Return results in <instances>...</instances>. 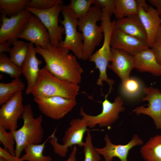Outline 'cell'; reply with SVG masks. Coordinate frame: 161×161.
Masks as SVG:
<instances>
[{"mask_svg":"<svg viewBox=\"0 0 161 161\" xmlns=\"http://www.w3.org/2000/svg\"><path fill=\"white\" fill-rule=\"evenodd\" d=\"M155 42L161 44V25L156 35L155 39Z\"/></svg>","mask_w":161,"mask_h":161,"instance_id":"40","label":"cell"},{"mask_svg":"<svg viewBox=\"0 0 161 161\" xmlns=\"http://www.w3.org/2000/svg\"><path fill=\"white\" fill-rule=\"evenodd\" d=\"M34 100L42 114L55 120L63 118L77 104L76 100L57 96L34 99Z\"/></svg>","mask_w":161,"mask_h":161,"instance_id":"10","label":"cell"},{"mask_svg":"<svg viewBox=\"0 0 161 161\" xmlns=\"http://www.w3.org/2000/svg\"><path fill=\"white\" fill-rule=\"evenodd\" d=\"M30 0H0V11L2 16L9 17L16 15L25 9Z\"/></svg>","mask_w":161,"mask_h":161,"instance_id":"25","label":"cell"},{"mask_svg":"<svg viewBox=\"0 0 161 161\" xmlns=\"http://www.w3.org/2000/svg\"><path fill=\"white\" fill-rule=\"evenodd\" d=\"M94 2V0H71L69 5L78 19L87 14Z\"/></svg>","mask_w":161,"mask_h":161,"instance_id":"30","label":"cell"},{"mask_svg":"<svg viewBox=\"0 0 161 161\" xmlns=\"http://www.w3.org/2000/svg\"><path fill=\"white\" fill-rule=\"evenodd\" d=\"M9 52L10 58L18 66L21 67L28 52L29 43L17 39L12 44Z\"/></svg>","mask_w":161,"mask_h":161,"instance_id":"26","label":"cell"},{"mask_svg":"<svg viewBox=\"0 0 161 161\" xmlns=\"http://www.w3.org/2000/svg\"><path fill=\"white\" fill-rule=\"evenodd\" d=\"M122 93L128 98H134L137 96L142 90L140 81L135 78H129L122 82Z\"/></svg>","mask_w":161,"mask_h":161,"instance_id":"29","label":"cell"},{"mask_svg":"<svg viewBox=\"0 0 161 161\" xmlns=\"http://www.w3.org/2000/svg\"><path fill=\"white\" fill-rule=\"evenodd\" d=\"M102 16V8L94 5L86 16L78 19V29L81 32L83 38L82 50L84 61L89 59L103 37L102 28L97 24L101 21Z\"/></svg>","mask_w":161,"mask_h":161,"instance_id":"4","label":"cell"},{"mask_svg":"<svg viewBox=\"0 0 161 161\" xmlns=\"http://www.w3.org/2000/svg\"><path fill=\"white\" fill-rule=\"evenodd\" d=\"M61 12L64 19L60 22L64 29L65 37L58 47L71 50L76 57L83 60V38L82 33L77 30L78 19L69 5H63Z\"/></svg>","mask_w":161,"mask_h":161,"instance_id":"6","label":"cell"},{"mask_svg":"<svg viewBox=\"0 0 161 161\" xmlns=\"http://www.w3.org/2000/svg\"><path fill=\"white\" fill-rule=\"evenodd\" d=\"M12 44L8 41H4L0 43V53L9 52Z\"/></svg>","mask_w":161,"mask_h":161,"instance_id":"37","label":"cell"},{"mask_svg":"<svg viewBox=\"0 0 161 161\" xmlns=\"http://www.w3.org/2000/svg\"><path fill=\"white\" fill-rule=\"evenodd\" d=\"M61 0H30L26 6L39 10L49 9L55 5L63 4Z\"/></svg>","mask_w":161,"mask_h":161,"instance_id":"33","label":"cell"},{"mask_svg":"<svg viewBox=\"0 0 161 161\" xmlns=\"http://www.w3.org/2000/svg\"><path fill=\"white\" fill-rule=\"evenodd\" d=\"M35 47L45 61L44 68L54 76L78 84L81 82L83 69L69 50L53 46L50 43L44 48L37 45Z\"/></svg>","mask_w":161,"mask_h":161,"instance_id":"1","label":"cell"},{"mask_svg":"<svg viewBox=\"0 0 161 161\" xmlns=\"http://www.w3.org/2000/svg\"><path fill=\"white\" fill-rule=\"evenodd\" d=\"M103 16L100 26L103 34V41L102 46L90 57V61L94 62L95 68L99 71V77L101 79L106 78L107 67L110 62L111 56V37L114 28V20L112 21L107 12L104 8H102Z\"/></svg>","mask_w":161,"mask_h":161,"instance_id":"7","label":"cell"},{"mask_svg":"<svg viewBox=\"0 0 161 161\" xmlns=\"http://www.w3.org/2000/svg\"><path fill=\"white\" fill-rule=\"evenodd\" d=\"M25 88L24 83L18 78L10 83H0V105L5 103L18 92H22Z\"/></svg>","mask_w":161,"mask_h":161,"instance_id":"23","label":"cell"},{"mask_svg":"<svg viewBox=\"0 0 161 161\" xmlns=\"http://www.w3.org/2000/svg\"><path fill=\"white\" fill-rule=\"evenodd\" d=\"M114 29L147 42L146 32L138 14L114 20Z\"/></svg>","mask_w":161,"mask_h":161,"instance_id":"21","label":"cell"},{"mask_svg":"<svg viewBox=\"0 0 161 161\" xmlns=\"http://www.w3.org/2000/svg\"><path fill=\"white\" fill-rule=\"evenodd\" d=\"M78 84L56 78L44 68L41 69L31 94L34 99L60 96L76 100Z\"/></svg>","mask_w":161,"mask_h":161,"instance_id":"2","label":"cell"},{"mask_svg":"<svg viewBox=\"0 0 161 161\" xmlns=\"http://www.w3.org/2000/svg\"><path fill=\"white\" fill-rule=\"evenodd\" d=\"M90 131L87 132V135L83 146L84 161H100V154L95 150L92 141V137Z\"/></svg>","mask_w":161,"mask_h":161,"instance_id":"31","label":"cell"},{"mask_svg":"<svg viewBox=\"0 0 161 161\" xmlns=\"http://www.w3.org/2000/svg\"><path fill=\"white\" fill-rule=\"evenodd\" d=\"M6 129L0 125V142L3 145L4 149L13 156H15V149L14 145L16 143L13 132H7Z\"/></svg>","mask_w":161,"mask_h":161,"instance_id":"32","label":"cell"},{"mask_svg":"<svg viewBox=\"0 0 161 161\" xmlns=\"http://www.w3.org/2000/svg\"><path fill=\"white\" fill-rule=\"evenodd\" d=\"M77 150L76 145H74L69 158L66 161H76V155Z\"/></svg>","mask_w":161,"mask_h":161,"instance_id":"39","label":"cell"},{"mask_svg":"<svg viewBox=\"0 0 161 161\" xmlns=\"http://www.w3.org/2000/svg\"><path fill=\"white\" fill-rule=\"evenodd\" d=\"M18 38L28 41L42 48H45L47 44L50 43L47 29L39 19L32 14L25 29L18 37Z\"/></svg>","mask_w":161,"mask_h":161,"instance_id":"16","label":"cell"},{"mask_svg":"<svg viewBox=\"0 0 161 161\" xmlns=\"http://www.w3.org/2000/svg\"><path fill=\"white\" fill-rule=\"evenodd\" d=\"M93 4L105 8L110 18L115 14V0H94Z\"/></svg>","mask_w":161,"mask_h":161,"instance_id":"34","label":"cell"},{"mask_svg":"<svg viewBox=\"0 0 161 161\" xmlns=\"http://www.w3.org/2000/svg\"><path fill=\"white\" fill-rule=\"evenodd\" d=\"M0 157H2L8 161H24L22 160L21 157L17 158L13 156L8 151L0 147Z\"/></svg>","mask_w":161,"mask_h":161,"instance_id":"35","label":"cell"},{"mask_svg":"<svg viewBox=\"0 0 161 161\" xmlns=\"http://www.w3.org/2000/svg\"><path fill=\"white\" fill-rule=\"evenodd\" d=\"M106 145L103 147H95L96 151L102 155L105 161H112L113 158H118L120 161H128V156L130 150L137 145H142L143 140L137 134H134L131 140L125 145H116L111 142L109 135L104 137Z\"/></svg>","mask_w":161,"mask_h":161,"instance_id":"15","label":"cell"},{"mask_svg":"<svg viewBox=\"0 0 161 161\" xmlns=\"http://www.w3.org/2000/svg\"><path fill=\"white\" fill-rule=\"evenodd\" d=\"M110 62L108 67L118 75L122 82L130 77L134 68L133 56L122 49L111 48Z\"/></svg>","mask_w":161,"mask_h":161,"instance_id":"18","label":"cell"},{"mask_svg":"<svg viewBox=\"0 0 161 161\" xmlns=\"http://www.w3.org/2000/svg\"><path fill=\"white\" fill-rule=\"evenodd\" d=\"M140 152L145 161H161V134L150 137L142 145Z\"/></svg>","mask_w":161,"mask_h":161,"instance_id":"22","label":"cell"},{"mask_svg":"<svg viewBox=\"0 0 161 161\" xmlns=\"http://www.w3.org/2000/svg\"><path fill=\"white\" fill-rule=\"evenodd\" d=\"M69 124V126L65 131L63 138V144L58 142L55 136L57 128L51 135L49 140L54 153L61 157H66L69 147L77 145L79 147L83 146L85 143L83 141L84 134L90 131L87 128L88 126L86 120L82 117L72 119Z\"/></svg>","mask_w":161,"mask_h":161,"instance_id":"5","label":"cell"},{"mask_svg":"<svg viewBox=\"0 0 161 161\" xmlns=\"http://www.w3.org/2000/svg\"><path fill=\"white\" fill-rule=\"evenodd\" d=\"M108 96L107 94L105 96L102 112L97 115L88 114L84 112L83 107H80V114L86 120L88 127L93 128L97 125L100 127L109 126L119 118L120 113L124 111L123 101L120 96L116 97L114 102H111L108 99Z\"/></svg>","mask_w":161,"mask_h":161,"instance_id":"8","label":"cell"},{"mask_svg":"<svg viewBox=\"0 0 161 161\" xmlns=\"http://www.w3.org/2000/svg\"><path fill=\"white\" fill-rule=\"evenodd\" d=\"M110 45L111 48L123 50L132 55L149 48L146 42L114 28Z\"/></svg>","mask_w":161,"mask_h":161,"instance_id":"17","label":"cell"},{"mask_svg":"<svg viewBox=\"0 0 161 161\" xmlns=\"http://www.w3.org/2000/svg\"><path fill=\"white\" fill-rule=\"evenodd\" d=\"M37 53L34 44L30 42L28 52L21 67L22 74L27 81L25 93L27 95L31 94L40 70L39 66L42 63L41 60L37 58L36 55Z\"/></svg>","mask_w":161,"mask_h":161,"instance_id":"19","label":"cell"},{"mask_svg":"<svg viewBox=\"0 0 161 161\" xmlns=\"http://www.w3.org/2000/svg\"><path fill=\"white\" fill-rule=\"evenodd\" d=\"M148 1L155 7L161 18V0H149Z\"/></svg>","mask_w":161,"mask_h":161,"instance_id":"38","label":"cell"},{"mask_svg":"<svg viewBox=\"0 0 161 161\" xmlns=\"http://www.w3.org/2000/svg\"><path fill=\"white\" fill-rule=\"evenodd\" d=\"M115 13L117 19L138 14L136 0H115Z\"/></svg>","mask_w":161,"mask_h":161,"instance_id":"27","label":"cell"},{"mask_svg":"<svg viewBox=\"0 0 161 161\" xmlns=\"http://www.w3.org/2000/svg\"><path fill=\"white\" fill-rule=\"evenodd\" d=\"M32 14L26 9L10 17L2 16L0 43L8 41L12 44L23 31Z\"/></svg>","mask_w":161,"mask_h":161,"instance_id":"13","label":"cell"},{"mask_svg":"<svg viewBox=\"0 0 161 161\" xmlns=\"http://www.w3.org/2000/svg\"><path fill=\"white\" fill-rule=\"evenodd\" d=\"M143 90L145 96L142 100L148 102L147 107H137L132 112L138 116L143 114L149 116L153 120L156 129L161 131V91L152 86L144 87Z\"/></svg>","mask_w":161,"mask_h":161,"instance_id":"14","label":"cell"},{"mask_svg":"<svg viewBox=\"0 0 161 161\" xmlns=\"http://www.w3.org/2000/svg\"><path fill=\"white\" fill-rule=\"evenodd\" d=\"M138 15L145 31L147 43L152 48L159 28L161 25V18L156 9L148 5L144 0H136Z\"/></svg>","mask_w":161,"mask_h":161,"instance_id":"12","label":"cell"},{"mask_svg":"<svg viewBox=\"0 0 161 161\" xmlns=\"http://www.w3.org/2000/svg\"><path fill=\"white\" fill-rule=\"evenodd\" d=\"M133 56L134 68L137 71L148 72L157 76H161V66L151 48H148Z\"/></svg>","mask_w":161,"mask_h":161,"instance_id":"20","label":"cell"},{"mask_svg":"<svg viewBox=\"0 0 161 161\" xmlns=\"http://www.w3.org/2000/svg\"><path fill=\"white\" fill-rule=\"evenodd\" d=\"M151 49L154 51L158 62L161 66V44L155 42Z\"/></svg>","mask_w":161,"mask_h":161,"instance_id":"36","label":"cell"},{"mask_svg":"<svg viewBox=\"0 0 161 161\" xmlns=\"http://www.w3.org/2000/svg\"><path fill=\"white\" fill-rule=\"evenodd\" d=\"M0 161H8L5 158L2 157H0Z\"/></svg>","mask_w":161,"mask_h":161,"instance_id":"41","label":"cell"},{"mask_svg":"<svg viewBox=\"0 0 161 161\" xmlns=\"http://www.w3.org/2000/svg\"><path fill=\"white\" fill-rule=\"evenodd\" d=\"M21 117L23 120V126L13 132L16 142L15 157L18 158L20 157L22 152L27 145L41 143L44 136L42 116L34 118L30 104L24 106Z\"/></svg>","mask_w":161,"mask_h":161,"instance_id":"3","label":"cell"},{"mask_svg":"<svg viewBox=\"0 0 161 161\" xmlns=\"http://www.w3.org/2000/svg\"><path fill=\"white\" fill-rule=\"evenodd\" d=\"M0 109V125L5 129L14 132L17 130L18 121L21 117L24 106L22 92H20Z\"/></svg>","mask_w":161,"mask_h":161,"instance_id":"11","label":"cell"},{"mask_svg":"<svg viewBox=\"0 0 161 161\" xmlns=\"http://www.w3.org/2000/svg\"><path fill=\"white\" fill-rule=\"evenodd\" d=\"M51 137L50 135L42 143L26 146L24 150L25 153L21 157V159L24 161H52V158L51 156H45L43 154L45 145Z\"/></svg>","mask_w":161,"mask_h":161,"instance_id":"24","label":"cell"},{"mask_svg":"<svg viewBox=\"0 0 161 161\" xmlns=\"http://www.w3.org/2000/svg\"><path fill=\"white\" fill-rule=\"evenodd\" d=\"M0 71L8 74L15 79L22 74L21 67L15 64L10 57L4 53H0Z\"/></svg>","mask_w":161,"mask_h":161,"instance_id":"28","label":"cell"},{"mask_svg":"<svg viewBox=\"0 0 161 161\" xmlns=\"http://www.w3.org/2000/svg\"><path fill=\"white\" fill-rule=\"evenodd\" d=\"M63 5L57 4L46 10H39L26 6L25 9L37 17L47 29L50 43L53 46L58 47L62 41L65 30L62 25L58 24V17Z\"/></svg>","mask_w":161,"mask_h":161,"instance_id":"9","label":"cell"}]
</instances>
